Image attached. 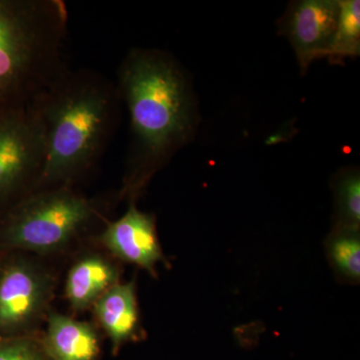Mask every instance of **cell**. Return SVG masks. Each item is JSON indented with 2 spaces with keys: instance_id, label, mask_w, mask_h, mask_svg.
Masks as SVG:
<instances>
[{
  "instance_id": "4fadbf2b",
  "label": "cell",
  "mask_w": 360,
  "mask_h": 360,
  "mask_svg": "<svg viewBox=\"0 0 360 360\" xmlns=\"http://www.w3.org/2000/svg\"><path fill=\"white\" fill-rule=\"evenodd\" d=\"M340 227L338 231H359L360 179L359 172L341 174L336 184Z\"/></svg>"
},
{
  "instance_id": "3957f363",
  "label": "cell",
  "mask_w": 360,
  "mask_h": 360,
  "mask_svg": "<svg viewBox=\"0 0 360 360\" xmlns=\"http://www.w3.org/2000/svg\"><path fill=\"white\" fill-rule=\"evenodd\" d=\"M61 0H0V111L30 108L68 70Z\"/></svg>"
},
{
  "instance_id": "8992f818",
  "label": "cell",
  "mask_w": 360,
  "mask_h": 360,
  "mask_svg": "<svg viewBox=\"0 0 360 360\" xmlns=\"http://www.w3.org/2000/svg\"><path fill=\"white\" fill-rule=\"evenodd\" d=\"M44 279L23 258L7 253L0 269V338H18L39 311Z\"/></svg>"
},
{
  "instance_id": "277c9868",
  "label": "cell",
  "mask_w": 360,
  "mask_h": 360,
  "mask_svg": "<svg viewBox=\"0 0 360 360\" xmlns=\"http://www.w3.org/2000/svg\"><path fill=\"white\" fill-rule=\"evenodd\" d=\"M99 214L96 201L70 186L37 191L0 213V248L7 252L56 250Z\"/></svg>"
},
{
  "instance_id": "2e32d148",
  "label": "cell",
  "mask_w": 360,
  "mask_h": 360,
  "mask_svg": "<svg viewBox=\"0 0 360 360\" xmlns=\"http://www.w3.org/2000/svg\"><path fill=\"white\" fill-rule=\"evenodd\" d=\"M7 253H8L7 251L0 248V269H1L2 264H4V259H6Z\"/></svg>"
},
{
  "instance_id": "5b68a950",
  "label": "cell",
  "mask_w": 360,
  "mask_h": 360,
  "mask_svg": "<svg viewBox=\"0 0 360 360\" xmlns=\"http://www.w3.org/2000/svg\"><path fill=\"white\" fill-rule=\"evenodd\" d=\"M44 160V127L32 106L0 111V213L37 191Z\"/></svg>"
},
{
  "instance_id": "5bb4252c",
  "label": "cell",
  "mask_w": 360,
  "mask_h": 360,
  "mask_svg": "<svg viewBox=\"0 0 360 360\" xmlns=\"http://www.w3.org/2000/svg\"><path fill=\"white\" fill-rule=\"evenodd\" d=\"M329 255L335 269L345 278H360V240L359 232L338 231L331 238Z\"/></svg>"
},
{
  "instance_id": "7a4b0ae2",
  "label": "cell",
  "mask_w": 360,
  "mask_h": 360,
  "mask_svg": "<svg viewBox=\"0 0 360 360\" xmlns=\"http://www.w3.org/2000/svg\"><path fill=\"white\" fill-rule=\"evenodd\" d=\"M118 94L131 127L122 195L139 194L151 175L174 155L193 130L186 77L165 52L134 49L118 70Z\"/></svg>"
},
{
  "instance_id": "30bf717a",
  "label": "cell",
  "mask_w": 360,
  "mask_h": 360,
  "mask_svg": "<svg viewBox=\"0 0 360 360\" xmlns=\"http://www.w3.org/2000/svg\"><path fill=\"white\" fill-rule=\"evenodd\" d=\"M46 349L53 360H94L98 340L89 324L53 314L49 316Z\"/></svg>"
},
{
  "instance_id": "8fae6325",
  "label": "cell",
  "mask_w": 360,
  "mask_h": 360,
  "mask_svg": "<svg viewBox=\"0 0 360 360\" xmlns=\"http://www.w3.org/2000/svg\"><path fill=\"white\" fill-rule=\"evenodd\" d=\"M115 267L101 257L84 258L71 269L66 283V295L73 307L86 309L115 285Z\"/></svg>"
},
{
  "instance_id": "52a82bcc",
  "label": "cell",
  "mask_w": 360,
  "mask_h": 360,
  "mask_svg": "<svg viewBox=\"0 0 360 360\" xmlns=\"http://www.w3.org/2000/svg\"><path fill=\"white\" fill-rule=\"evenodd\" d=\"M338 14L340 2L333 0H302L290 6L283 30L302 70H307L315 59L328 56Z\"/></svg>"
},
{
  "instance_id": "6da1fadb",
  "label": "cell",
  "mask_w": 360,
  "mask_h": 360,
  "mask_svg": "<svg viewBox=\"0 0 360 360\" xmlns=\"http://www.w3.org/2000/svg\"><path fill=\"white\" fill-rule=\"evenodd\" d=\"M122 103L116 85L84 68H68L33 101L45 139L34 193L71 187L98 162L117 127Z\"/></svg>"
},
{
  "instance_id": "9a60e30c",
  "label": "cell",
  "mask_w": 360,
  "mask_h": 360,
  "mask_svg": "<svg viewBox=\"0 0 360 360\" xmlns=\"http://www.w3.org/2000/svg\"><path fill=\"white\" fill-rule=\"evenodd\" d=\"M0 360H44L32 341L22 336L0 338Z\"/></svg>"
},
{
  "instance_id": "9c48e42d",
  "label": "cell",
  "mask_w": 360,
  "mask_h": 360,
  "mask_svg": "<svg viewBox=\"0 0 360 360\" xmlns=\"http://www.w3.org/2000/svg\"><path fill=\"white\" fill-rule=\"evenodd\" d=\"M97 319L118 347L136 333L139 310L134 284H115L94 303Z\"/></svg>"
},
{
  "instance_id": "7c38bea8",
  "label": "cell",
  "mask_w": 360,
  "mask_h": 360,
  "mask_svg": "<svg viewBox=\"0 0 360 360\" xmlns=\"http://www.w3.org/2000/svg\"><path fill=\"white\" fill-rule=\"evenodd\" d=\"M340 2L338 26L329 51L330 63L359 56L360 51V2L345 0Z\"/></svg>"
},
{
  "instance_id": "ba28073f",
  "label": "cell",
  "mask_w": 360,
  "mask_h": 360,
  "mask_svg": "<svg viewBox=\"0 0 360 360\" xmlns=\"http://www.w3.org/2000/svg\"><path fill=\"white\" fill-rule=\"evenodd\" d=\"M101 239L116 257L153 274L155 265L165 259L156 233L155 217L137 210L134 202L120 219L108 224Z\"/></svg>"
}]
</instances>
